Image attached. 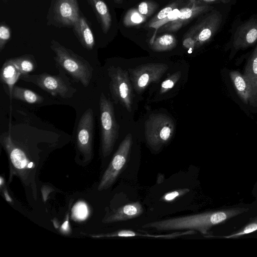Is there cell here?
<instances>
[{
	"label": "cell",
	"mask_w": 257,
	"mask_h": 257,
	"mask_svg": "<svg viewBox=\"0 0 257 257\" xmlns=\"http://www.w3.org/2000/svg\"><path fill=\"white\" fill-rule=\"evenodd\" d=\"M180 9L177 8L173 10L165 18L155 23H153L147 27L148 28H151L155 29V33L151 41V43H152L154 40V37L156 35L157 30L161 27L168 23L169 22L176 20L180 14Z\"/></svg>",
	"instance_id": "cell-26"
},
{
	"label": "cell",
	"mask_w": 257,
	"mask_h": 257,
	"mask_svg": "<svg viewBox=\"0 0 257 257\" xmlns=\"http://www.w3.org/2000/svg\"><path fill=\"white\" fill-rule=\"evenodd\" d=\"M93 128V111L91 108H88L79 119L76 136L77 148L85 161L90 160L92 156Z\"/></svg>",
	"instance_id": "cell-10"
},
{
	"label": "cell",
	"mask_w": 257,
	"mask_h": 257,
	"mask_svg": "<svg viewBox=\"0 0 257 257\" xmlns=\"http://www.w3.org/2000/svg\"><path fill=\"white\" fill-rule=\"evenodd\" d=\"M257 234V211L238 228L221 235H213L208 237L223 239H237L252 236Z\"/></svg>",
	"instance_id": "cell-16"
},
{
	"label": "cell",
	"mask_w": 257,
	"mask_h": 257,
	"mask_svg": "<svg viewBox=\"0 0 257 257\" xmlns=\"http://www.w3.org/2000/svg\"><path fill=\"white\" fill-rule=\"evenodd\" d=\"M158 6L156 2L152 0H147L140 3L137 9L140 13L148 18L156 11Z\"/></svg>",
	"instance_id": "cell-27"
},
{
	"label": "cell",
	"mask_w": 257,
	"mask_h": 257,
	"mask_svg": "<svg viewBox=\"0 0 257 257\" xmlns=\"http://www.w3.org/2000/svg\"><path fill=\"white\" fill-rule=\"evenodd\" d=\"M72 29L82 46L88 50H92L95 44L94 36L85 18L80 15Z\"/></svg>",
	"instance_id": "cell-17"
},
{
	"label": "cell",
	"mask_w": 257,
	"mask_h": 257,
	"mask_svg": "<svg viewBox=\"0 0 257 257\" xmlns=\"http://www.w3.org/2000/svg\"><path fill=\"white\" fill-rule=\"evenodd\" d=\"M178 3L174 2L168 5L167 6L161 10L157 15H156L147 24L146 26L155 23L161 20H162L168 16V15L175 9L178 7Z\"/></svg>",
	"instance_id": "cell-28"
},
{
	"label": "cell",
	"mask_w": 257,
	"mask_h": 257,
	"mask_svg": "<svg viewBox=\"0 0 257 257\" xmlns=\"http://www.w3.org/2000/svg\"><path fill=\"white\" fill-rule=\"evenodd\" d=\"M197 1L201 4L208 5L209 4H211L212 3L217 2L218 1H219L220 0H197Z\"/></svg>",
	"instance_id": "cell-35"
},
{
	"label": "cell",
	"mask_w": 257,
	"mask_h": 257,
	"mask_svg": "<svg viewBox=\"0 0 257 257\" xmlns=\"http://www.w3.org/2000/svg\"><path fill=\"white\" fill-rule=\"evenodd\" d=\"M21 75L19 71L10 59L4 63L1 69L0 79L3 83L8 86L9 95Z\"/></svg>",
	"instance_id": "cell-20"
},
{
	"label": "cell",
	"mask_w": 257,
	"mask_h": 257,
	"mask_svg": "<svg viewBox=\"0 0 257 257\" xmlns=\"http://www.w3.org/2000/svg\"><path fill=\"white\" fill-rule=\"evenodd\" d=\"M147 19V17L140 13L137 8H132L125 13L123 25L126 27L138 26L145 22Z\"/></svg>",
	"instance_id": "cell-24"
},
{
	"label": "cell",
	"mask_w": 257,
	"mask_h": 257,
	"mask_svg": "<svg viewBox=\"0 0 257 257\" xmlns=\"http://www.w3.org/2000/svg\"><path fill=\"white\" fill-rule=\"evenodd\" d=\"M11 37L10 28L5 23H1L0 26V51H2Z\"/></svg>",
	"instance_id": "cell-30"
},
{
	"label": "cell",
	"mask_w": 257,
	"mask_h": 257,
	"mask_svg": "<svg viewBox=\"0 0 257 257\" xmlns=\"http://www.w3.org/2000/svg\"><path fill=\"white\" fill-rule=\"evenodd\" d=\"M80 16L77 0H51L47 24L57 28L72 27Z\"/></svg>",
	"instance_id": "cell-6"
},
{
	"label": "cell",
	"mask_w": 257,
	"mask_h": 257,
	"mask_svg": "<svg viewBox=\"0 0 257 257\" xmlns=\"http://www.w3.org/2000/svg\"><path fill=\"white\" fill-rule=\"evenodd\" d=\"M196 41L193 36L187 32L184 36L183 45L187 49H194L196 48Z\"/></svg>",
	"instance_id": "cell-32"
},
{
	"label": "cell",
	"mask_w": 257,
	"mask_h": 257,
	"mask_svg": "<svg viewBox=\"0 0 257 257\" xmlns=\"http://www.w3.org/2000/svg\"><path fill=\"white\" fill-rule=\"evenodd\" d=\"M100 113V144L103 156L112 152L118 135L119 126L116 122L112 103L102 93L99 99Z\"/></svg>",
	"instance_id": "cell-4"
},
{
	"label": "cell",
	"mask_w": 257,
	"mask_h": 257,
	"mask_svg": "<svg viewBox=\"0 0 257 257\" xmlns=\"http://www.w3.org/2000/svg\"><path fill=\"white\" fill-rule=\"evenodd\" d=\"M114 3H115L116 4H121L122 2H123V0H113Z\"/></svg>",
	"instance_id": "cell-37"
},
{
	"label": "cell",
	"mask_w": 257,
	"mask_h": 257,
	"mask_svg": "<svg viewBox=\"0 0 257 257\" xmlns=\"http://www.w3.org/2000/svg\"><path fill=\"white\" fill-rule=\"evenodd\" d=\"M164 175H163L162 174H158V176L157 177V183L158 184H160L162 182H163L164 181Z\"/></svg>",
	"instance_id": "cell-36"
},
{
	"label": "cell",
	"mask_w": 257,
	"mask_h": 257,
	"mask_svg": "<svg viewBox=\"0 0 257 257\" xmlns=\"http://www.w3.org/2000/svg\"><path fill=\"white\" fill-rule=\"evenodd\" d=\"M91 6L102 32L107 34L112 23L109 9L103 0H86Z\"/></svg>",
	"instance_id": "cell-18"
},
{
	"label": "cell",
	"mask_w": 257,
	"mask_h": 257,
	"mask_svg": "<svg viewBox=\"0 0 257 257\" xmlns=\"http://www.w3.org/2000/svg\"><path fill=\"white\" fill-rule=\"evenodd\" d=\"M68 219L69 216L68 214H67L65 221L63 223L61 227V231L64 233H68L70 230Z\"/></svg>",
	"instance_id": "cell-33"
},
{
	"label": "cell",
	"mask_w": 257,
	"mask_h": 257,
	"mask_svg": "<svg viewBox=\"0 0 257 257\" xmlns=\"http://www.w3.org/2000/svg\"><path fill=\"white\" fill-rule=\"evenodd\" d=\"M110 91L115 103H119L129 112L132 109L133 93L128 71L119 67L108 70Z\"/></svg>",
	"instance_id": "cell-7"
},
{
	"label": "cell",
	"mask_w": 257,
	"mask_h": 257,
	"mask_svg": "<svg viewBox=\"0 0 257 257\" xmlns=\"http://www.w3.org/2000/svg\"><path fill=\"white\" fill-rule=\"evenodd\" d=\"M256 211L257 201L254 200L250 203H240L200 213L155 221L142 227L159 231L195 230L208 237L211 229L217 226L223 225L221 234L238 228Z\"/></svg>",
	"instance_id": "cell-1"
},
{
	"label": "cell",
	"mask_w": 257,
	"mask_h": 257,
	"mask_svg": "<svg viewBox=\"0 0 257 257\" xmlns=\"http://www.w3.org/2000/svg\"><path fill=\"white\" fill-rule=\"evenodd\" d=\"M168 69V66L163 63H148L130 69L134 88L138 93L142 92L151 83L159 81Z\"/></svg>",
	"instance_id": "cell-9"
},
{
	"label": "cell",
	"mask_w": 257,
	"mask_h": 257,
	"mask_svg": "<svg viewBox=\"0 0 257 257\" xmlns=\"http://www.w3.org/2000/svg\"><path fill=\"white\" fill-rule=\"evenodd\" d=\"M177 44L176 37L170 34H166L156 38L151 43V48L155 51H165L174 48Z\"/></svg>",
	"instance_id": "cell-22"
},
{
	"label": "cell",
	"mask_w": 257,
	"mask_h": 257,
	"mask_svg": "<svg viewBox=\"0 0 257 257\" xmlns=\"http://www.w3.org/2000/svg\"><path fill=\"white\" fill-rule=\"evenodd\" d=\"M250 89L249 104L257 106V44L250 54L243 74Z\"/></svg>",
	"instance_id": "cell-14"
},
{
	"label": "cell",
	"mask_w": 257,
	"mask_h": 257,
	"mask_svg": "<svg viewBox=\"0 0 257 257\" xmlns=\"http://www.w3.org/2000/svg\"><path fill=\"white\" fill-rule=\"evenodd\" d=\"M11 97L30 104H39L44 98L35 92L17 85H14L9 95Z\"/></svg>",
	"instance_id": "cell-21"
},
{
	"label": "cell",
	"mask_w": 257,
	"mask_h": 257,
	"mask_svg": "<svg viewBox=\"0 0 257 257\" xmlns=\"http://www.w3.org/2000/svg\"><path fill=\"white\" fill-rule=\"evenodd\" d=\"M181 75L180 71H177L170 75L161 84L160 92L165 93L173 88L180 79Z\"/></svg>",
	"instance_id": "cell-29"
},
{
	"label": "cell",
	"mask_w": 257,
	"mask_h": 257,
	"mask_svg": "<svg viewBox=\"0 0 257 257\" xmlns=\"http://www.w3.org/2000/svg\"><path fill=\"white\" fill-rule=\"evenodd\" d=\"M144 211L142 204L138 201L127 204L114 211L103 220L104 223L125 221L140 216Z\"/></svg>",
	"instance_id": "cell-15"
},
{
	"label": "cell",
	"mask_w": 257,
	"mask_h": 257,
	"mask_svg": "<svg viewBox=\"0 0 257 257\" xmlns=\"http://www.w3.org/2000/svg\"><path fill=\"white\" fill-rule=\"evenodd\" d=\"M21 75L27 74L33 71L36 64L34 58L31 55H25L20 57L10 59Z\"/></svg>",
	"instance_id": "cell-23"
},
{
	"label": "cell",
	"mask_w": 257,
	"mask_h": 257,
	"mask_svg": "<svg viewBox=\"0 0 257 257\" xmlns=\"http://www.w3.org/2000/svg\"><path fill=\"white\" fill-rule=\"evenodd\" d=\"M212 9V7L208 5L201 4L197 0H189L187 5L180 9L177 19L161 27L159 32H176L193 18Z\"/></svg>",
	"instance_id": "cell-12"
},
{
	"label": "cell",
	"mask_w": 257,
	"mask_h": 257,
	"mask_svg": "<svg viewBox=\"0 0 257 257\" xmlns=\"http://www.w3.org/2000/svg\"><path fill=\"white\" fill-rule=\"evenodd\" d=\"M88 205L84 201H78L72 208L71 218L75 221L85 220L89 216Z\"/></svg>",
	"instance_id": "cell-25"
},
{
	"label": "cell",
	"mask_w": 257,
	"mask_h": 257,
	"mask_svg": "<svg viewBox=\"0 0 257 257\" xmlns=\"http://www.w3.org/2000/svg\"><path fill=\"white\" fill-rule=\"evenodd\" d=\"M175 124L172 119L165 114L150 115L145 123V135L148 145L158 151L173 137Z\"/></svg>",
	"instance_id": "cell-3"
},
{
	"label": "cell",
	"mask_w": 257,
	"mask_h": 257,
	"mask_svg": "<svg viewBox=\"0 0 257 257\" xmlns=\"http://www.w3.org/2000/svg\"><path fill=\"white\" fill-rule=\"evenodd\" d=\"M256 41L257 19L252 18L237 28L232 39V47L237 51L250 47Z\"/></svg>",
	"instance_id": "cell-13"
},
{
	"label": "cell",
	"mask_w": 257,
	"mask_h": 257,
	"mask_svg": "<svg viewBox=\"0 0 257 257\" xmlns=\"http://www.w3.org/2000/svg\"><path fill=\"white\" fill-rule=\"evenodd\" d=\"M50 48L55 54L54 59L57 63L74 79L87 87L93 70L89 62L55 40H51Z\"/></svg>",
	"instance_id": "cell-2"
},
{
	"label": "cell",
	"mask_w": 257,
	"mask_h": 257,
	"mask_svg": "<svg viewBox=\"0 0 257 257\" xmlns=\"http://www.w3.org/2000/svg\"><path fill=\"white\" fill-rule=\"evenodd\" d=\"M20 79L32 83L54 96L70 98L77 91L67 79L60 75H54L47 73L39 74H24Z\"/></svg>",
	"instance_id": "cell-5"
},
{
	"label": "cell",
	"mask_w": 257,
	"mask_h": 257,
	"mask_svg": "<svg viewBox=\"0 0 257 257\" xmlns=\"http://www.w3.org/2000/svg\"><path fill=\"white\" fill-rule=\"evenodd\" d=\"M251 193L254 198V200L257 201V180L252 189Z\"/></svg>",
	"instance_id": "cell-34"
},
{
	"label": "cell",
	"mask_w": 257,
	"mask_h": 257,
	"mask_svg": "<svg viewBox=\"0 0 257 257\" xmlns=\"http://www.w3.org/2000/svg\"><path fill=\"white\" fill-rule=\"evenodd\" d=\"M189 191L190 190L189 189L184 188L169 192L164 194L162 196V199L164 201L172 202L178 197L182 196Z\"/></svg>",
	"instance_id": "cell-31"
},
{
	"label": "cell",
	"mask_w": 257,
	"mask_h": 257,
	"mask_svg": "<svg viewBox=\"0 0 257 257\" xmlns=\"http://www.w3.org/2000/svg\"><path fill=\"white\" fill-rule=\"evenodd\" d=\"M222 22V17L216 11L206 15L198 23L188 31L196 41V48L209 41L217 32Z\"/></svg>",
	"instance_id": "cell-11"
},
{
	"label": "cell",
	"mask_w": 257,
	"mask_h": 257,
	"mask_svg": "<svg viewBox=\"0 0 257 257\" xmlns=\"http://www.w3.org/2000/svg\"><path fill=\"white\" fill-rule=\"evenodd\" d=\"M229 76L242 101L245 104L249 103L251 96L250 89L243 74L238 71L233 70L230 72Z\"/></svg>",
	"instance_id": "cell-19"
},
{
	"label": "cell",
	"mask_w": 257,
	"mask_h": 257,
	"mask_svg": "<svg viewBox=\"0 0 257 257\" xmlns=\"http://www.w3.org/2000/svg\"><path fill=\"white\" fill-rule=\"evenodd\" d=\"M132 144V135L128 134L120 144L104 172L97 188L98 191L106 190L114 183L128 160Z\"/></svg>",
	"instance_id": "cell-8"
}]
</instances>
